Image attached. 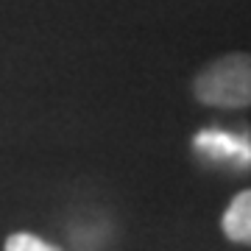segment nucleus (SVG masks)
I'll return each instance as SVG.
<instances>
[{"instance_id": "obj_1", "label": "nucleus", "mask_w": 251, "mask_h": 251, "mask_svg": "<svg viewBox=\"0 0 251 251\" xmlns=\"http://www.w3.org/2000/svg\"><path fill=\"white\" fill-rule=\"evenodd\" d=\"M196 98L206 106L243 109L251 100V62L246 53H229L206 64L193 81Z\"/></svg>"}, {"instance_id": "obj_2", "label": "nucleus", "mask_w": 251, "mask_h": 251, "mask_svg": "<svg viewBox=\"0 0 251 251\" xmlns=\"http://www.w3.org/2000/svg\"><path fill=\"white\" fill-rule=\"evenodd\" d=\"M193 151H198L204 159L212 162H229L234 168H249V140L237 134H229V131H221V128H204L193 137Z\"/></svg>"}, {"instance_id": "obj_3", "label": "nucleus", "mask_w": 251, "mask_h": 251, "mask_svg": "<svg viewBox=\"0 0 251 251\" xmlns=\"http://www.w3.org/2000/svg\"><path fill=\"white\" fill-rule=\"evenodd\" d=\"M224 234L232 243H240V246H249L251 240V193L243 190L232 198V204L226 206L224 212Z\"/></svg>"}, {"instance_id": "obj_4", "label": "nucleus", "mask_w": 251, "mask_h": 251, "mask_svg": "<svg viewBox=\"0 0 251 251\" xmlns=\"http://www.w3.org/2000/svg\"><path fill=\"white\" fill-rule=\"evenodd\" d=\"M6 251H62V249L53 246V243L42 240V237H36V234L14 232V234H9V240H6Z\"/></svg>"}]
</instances>
